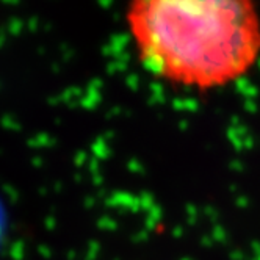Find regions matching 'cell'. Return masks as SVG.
I'll return each instance as SVG.
<instances>
[{"label": "cell", "instance_id": "1", "mask_svg": "<svg viewBox=\"0 0 260 260\" xmlns=\"http://www.w3.org/2000/svg\"><path fill=\"white\" fill-rule=\"evenodd\" d=\"M127 22L143 64L177 85L226 86L260 58V13L249 0H138Z\"/></svg>", "mask_w": 260, "mask_h": 260}, {"label": "cell", "instance_id": "2", "mask_svg": "<svg viewBox=\"0 0 260 260\" xmlns=\"http://www.w3.org/2000/svg\"><path fill=\"white\" fill-rule=\"evenodd\" d=\"M2 232H4V212L2 207H0V238H2Z\"/></svg>", "mask_w": 260, "mask_h": 260}]
</instances>
